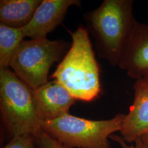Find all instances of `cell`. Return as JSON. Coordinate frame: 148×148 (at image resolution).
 I'll list each match as a JSON object with an SVG mask.
<instances>
[{"label": "cell", "mask_w": 148, "mask_h": 148, "mask_svg": "<svg viewBox=\"0 0 148 148\" xmlns=\"http://www.w3.org/2000/svg\"><path fill=\"white\" fill-rule=\"evenodd\" d=\"M133 3L132 0H104L84 16L99 57L112 66H119L138 22L133 14Z\"/></svg>", "instance_id": "1"}, {"label": "cell", "mask_w": 148, "mask_h": 148, "mask_svg": "<svg viewBox=\"0 0 148 148\" xmlns=\"http://www.w3.org/2000/svg\"><path fill=\"white\" fill-rule=\"evenodd\" d=\"M72 44L52 77L75 99L90 101L101 91L100 69L87 29L80 27L71 32Z\"/></svg>", "instance_id": "2"}, {"label": "cell", "mask_w": 148, "mask_h": 148, "mask_svg": "<svg viewBox=\"0 0 148 148\" xmlns=\"http://www.w3.org/2000/svg\"><path fill=\"white\" fill-rule=\"evenodd\" d=\"M0 111L2 123L12 138L35 135L41 128L32 90L9 69H0Z\"/></svg>", "instance_id": "3"}, {"label": "cell", "mask_w": 148, "mask_h": 148, "mask_svg": "<svg viewBox=\"0 0 148 148\" xmlns=\"http://www.w3.org/2000/svg\"><path fill=\"white\" fill-rule=\"evenodd\" d=\"M126 115L119 113L106 120H90L66 114L41 122L49 135L69 148H110L109 137L120 131Z\"/></svg>", "instance_id": "4"}, {"label": "cell", "mask_w": 148, "mask_h": 148, "mask_svg": "<svg viewBox=\"0 0 148 148\" xmlns=\"http://www.w3.org/2000/svg\"><path fill=\"white\" fill-rule=\"evenodd\" d=\"M69 43L47 38L23 40L11 59L10 67L32 90L48 82V74L53 64L62 58Z\"/></svg>", "instance_id": "5"}, {"label": "cell", "mask_w": 148, "mask_h": 148, "mask_svg": "<svg viewBox=\"0 0 148 148\" xmlns=\"http://www.w3.org/2000/svg\"><path fill=\"white\" fill-rule=\"evenodd\" d=\"M32 100L40 122L56 120L69 114L75 99L56 80L32 90Z\"/></svg>", "instance_id": "6"}, {"label": "cell", "mask_w": 148, "mask_h": 148, "mask_svg": "<svg viewBox=\"0 0 148 148\" xmlns=\"http://www.w3.org/2000/svg\"><path fill=\"white\" fill-rule=\"evenodd\" d=\"M80 3L79 0H43L32 21L21 31L25 37L46 38L63 22L69 7Z\"/></svg>", "instance_id": "7"}, {"label": "cell", "mask_w": 148, "mask_h": 148, "mask_svg": "<svg viewBox=\"0 0 148 148\" xmlns=\"http://www.w3.org/2000/svg\"><path fill=\"white\" fill-rule=\"evenodd\" d=\"M119 66L134 79L148 73V24L137 22L122 54Z\"/></svg>", "instance_id": "8"}, {"label": "cell", "mask_w": 148, "mask_h": 148, "mask_svg": "<svg viewBox=\"0 0 148 148\" xmlns=\"http://www.w3.org/2000/svg\"><path fill=\"white\" fill-rule=\"evenodd\" d=\"M133 88L134 101L120 131L122 140L128 143L134 142L148 132V86L138 79Z\"/></svg>", "instance_id": "9"}, {"label": "cell", "mask_w": 148, "mask_h": 148, "mask_svg": "<svg viewBox=\"0 0 148 148\" xmlns=\"http://www.w3.org/2000/svg\"><path fill=\"white\" fill-rule=\"evenodd\" d=\"M42 1L1 0V24L16 29L25 27L32 21Z\"/></svg>", "instance_id": "10"}, {"label": "cell", "mask_w": 148, "mask_h": 148, "mask_svg": "<svg viewBox=\"0 0 148 148\" xmlns=\"http://www.w3.org/2000/svg\"><path fill=\"white\" fill-rule=\"evenodd\" d=\"M24 37L21 29L0 24V69H9L12 57Z\"/></svg>", "instance_id": "11"}, {"label": "cell", "mask_w": 148, "mask_h": 148, "mask_svg": "<svg viewBox=\"0 0 148 148\" xmlns=\"http://www.w3.org/2000/svg\"><path fill=\"white\" fill-rule=\"evenodd\" d=\"M35 137L39 148H69L59 142L42 128L35 133Z\"/></svg>", "instance_id": "12"}, {"label": "cell", "mask_w": 148, "mask_h": 148, "mask_svg": "<svg viewBox=\"0 0 148 148\" xmlns=\"http://www.w3.org/2000/svg\"><path fill=\"white\" fill-rule=\"evenodd\" d=\"M35 135L24 134L13 138L11 142L2 148H35Z\"/></svg>", "instance_id": "13"}, {"label": "cell", "mask_w": 148, "mask_h": 148, "mask_svg": "<svg viewBox=\"0 0 148 148\" xmlns=\"http://www.w3.org/2000/svg\"><path fill=\"white\" fill-rule=\"evenodd\" d=\"M117 140L119 143H120V144H121L122 147H123L124 148H144L143 143L142 142L140 138H138L134 142V143H135L134 145H131V146H128L127 145L123 144L122 141L121 142L119 140Z\"/></svg>", "instance_id": "14"}, {"label": "cell", "mask_w": 148, "mask_h": 148, "mask_svg": "<svg viewBox=\"0 0 148 148\" xmlns=\"http://www.w3.org/2000/svg\"><path fill=\"white\" fill-rule=\"evenodd\" d=\"M140 138L144 148H148V132L144 134Z\"/></svg>", "instance_id": "15"}, {"label": "cell", "mask_w": 148, "mask_h": 148, "mask_svg": "<svg viewBox=\"0 0 148 148\" xmlns=\"http://www.w3.org/2000/svg\"><path fill=\"white\" fill-rule=\"evenodd\" d=\"M140 79H142L146 85L148 86V73L146 75H145Z\"/></svg>", "instance_id": "16"}]
</instances>
